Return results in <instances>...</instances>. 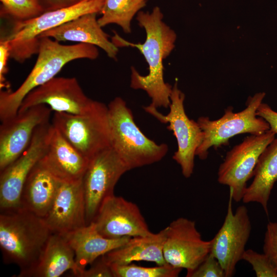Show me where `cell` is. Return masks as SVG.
I'll return each instance as SVG.
<instances>
[{"instance_id":"cell-30","label":"cell","mask_w":277,"mask_h":277,"mask_svg":"<svg viewBox=\"0 0 277 277\" xmlns=\"http://www.w3.org/2000/svg\"><path fill=\"white\" fill-rule=\"evenodd\" d=\"M263 249L277 268V223L269 222L267 224Z\"/></svg>"},{"instance_id":"cell-14","label":"cell","mask_w":277,"mask_h":277,"mask_svg":"<svg viewBox=\"0 0 277 277\" xmlns=\"http://www.w3.org/2000/svg\"><path fill=\"white\" fill-rule=\"evenodd\" d=\"M95 102L85 94L75 77L55 76L30 91L18 112L45 105L55 112L81 114L91 109Z\"/></svg>"},{"instance_id":"cell-8","label":"cell","mask_w":277,"mask_h":277,"mask_svg":"<svg viewBox=\"0 0 277 277\" xmlns=\"http://www.w3.org/2000/svg\"><path fill=\"white\" fill-rule=\"evenodd\" d=\"M185 97L176 81L172 87L170 110L167 115H163L150 105L144 106L143 109L160 122L169 124L167 129L172 131L177 143V149L172 158L180 166L183 176L188 178L193 172L195 152L203 141V132L197 121L187 115L184 105Z\"/></svg>"},{"instance_id":"cell-16","label":"cell","mask_w":277,"mask_h":277,"mask_svg":"<svg viewBox=\"0 0 277 277\" xmlns=\"http://www.w3.org/2000/svg\"><path fill=\"white\" fill-rule=\"evenodd\" d=\"M52 110L38 105L18 112L1 122L0 126V171L18 157L28 148L36 129L49 122Z\"/></svg>"},{"instance_id":"cell-31","label":"cell","mask_w":277,"mask_h":277,"mask_svg":"<svg viewBox=\"0 0 277 277\" xmlns=\"http://www.w3.org/2000/svg\"><path fill=\"white\" fill-rule=\"evenodd\" d=\"M10 58V46L8 39L3 36L0 39V89L10 90L5 76L8 72V61Z\"/></svg>"},{"instance_id":"cell-6","label":"cell","mask_w":277,"mask_h":277,"mask_svg":"<svg viewBox=\"0 0 277 277\" xmlns=\"http://www.w3.org/2000/svg\"><path fill=\"white\" fill-rule=\"evenodd\" d=\"M52 124L79 153L88 160L110 147L108 107L96 101L81 114L54 112Z\"/></svg>"},{"instance_id":"cell-24","label":"cell","mask_w":277,"mask_h":277,"mask_svg":"<svg viewBox=\"0 0 277 277\" xmlns=\"http://www.w3.org/2000/svg\"><path fill=\"white\" fill-rule=\"evenodd\" d=\"M253 180L247 187L242 201L256 202L268 215V203L277 181V138L267 146L259 157L253 173Z\"/></svg>"},{"instance_id":"cell-10","label":"cell","mask_w":277,"mask_h":277,"mask_svg":"<svg viewBox=\"0 0 277 277\" xmlns=\"http://www.w3.org/2000/svg\"><path fill=\"white\" fill-rule=\"evenodd\" d=\"M53 129L50 122L39 126L28 148L0 171L1 212L21 208V196L25 183L32 168L45 154Z\"/></svg>"},{"instance_id":"cell-25","label":"cell","mask_w":277,"mask_h":277,"mask_svg":"<svg viewBox=\"0 0 277 277\" xmlns=\"http://www.w3.org/2000/svg\"><path fill=\"white\" fill-rule=\"evenodd\" d=\"M148 0H105L97 19L100 25L105 27L114 24L126 33L131 32V21L136 14L145 7Z\"/></svg>"},{"instance_id":"cell-11","label":"cell","mask_w":277,"mask_h":277,"mask_svg":"<svg viewBox=\"0 0 277 277\" xmlns=\"http://www.w3.org/2000/svg\"><path fill=\"white\" fill-rule=\"evenodd\" d=\"M128 171L111 147L90 160L82 178L87 225L93 222L104 200L114 194L116 183Z\"/></svg>"},{"instance_id":"cell-1","label":"cell","mask_w":277,"mask_h":277,"mask_svg":"<svg viewBox=\"0 0 277 277\" xmlns=\"http://www.w3.org/2000/svg\"><path fill=\"white\" fill-rule=\"evenodd\" d=\"M164 15L158 6L151 12L139 11L136 19L144 29L146 39L143 44L129 42L117 33L111 41L118 48L131 47L137 48L148 65L149 72L142 75L134 67L131 68L130 87L146 92L151 99V106L157 109L168 108L172 87L164 79L163 61L175 47L176 34L163 21Z\"/></svg>"},{"instance_id":"cell-12","label":"cell","mask_w":277,"mask_h":277,"mask_svg":"<svg viewBox=\"0 0 277 277\" xmlns=\"http://www.w3.org/2000/svg\"><path fill=\"white\" fill-rule=\"evenodd\" d=\"M232 196L229 194L223 224L210 240V253L219 261L226 277L234 275L238 262L242 260L251 232V223L247 207L239 206L233 212Z\"/></svg>"},{"instance_id":"cell-21","label":"cell","mask_w":277,"mask_h":277,"mask_svg":"<svg viewBox=\"0 0 277 277\" xmlns=\"http://www.w3.org/2000/svg\"><path fill=\"white\" fill-rule=\"evenodd\" d=\"M167 228L148 236L130 238L123 245L103 255L109 264L126 265L144 261L157 265H169L164 256Z\"/></svg>"},{"instance_id":"cell-15","label":"cell","mask_w":277,"mask_h":277,"mask_svg":"<svg viewBox=\"0 0 277 277\" xmlns=\"http://www.w3.org/2000/svg\"><path fill=\"white\" fill-rule=\"evenodd\" d=\"M92 222L97 232L107 239L145 236L153 233L137 205L114 194L104 200Z\"/></svg>"},{"instance_id":"cell-4","label":"cell","mask_w":277,"mask_h":277,"mask_svg":"<svg viewBox=\"0 0 277 277\" xmlns=\"http://www.w3.org/2000/svg\"><path fill=\"white\" fill-rule=\"evenodd\" d=\"M107 107L110 147L129 170L157 162L166 155L168 145L157 144L142 132L123 98L115 97Z\"/></svg>"},{"instance_id":"cell-2","label":"cell","mask_w":277,"mask_h":277,"mask_svg":"<svg viewBox=\"0 0 277 277\" xmlns=\"http://www.w3.org/2000/svg\"><path fill=\"white\" fill-rule=\"evenodd\" d=\"M39 38L36 62L24 82L14 91L1 90V122L16 115L26 96L55 77L67 64L78 59L95 60L99 55L97 47L91 44L67 45L47 37Z\"/></svg>"},{"instance_id":"cell-26","label":"cell","mask_w":277,"mask_h":277,"mask_svg":"<svg viewBox=\"0 0 277 277\" xmlns=\"http://www.w3.org/2000/svg\"><path fill=\"white\" fill-rule=\"evenodd\" d=\"M2 18L21 22L33 18L44 13L38 0H0Z\"/></svg>"},{"instance_id":"cell-29","label":"cell","mask_w":277,"mask_h":277,"mask_svg":"<svg viewBox=\"0 0 277 277\" xmlns=\"http://www.w3.org/2000/svg\"><path fill=\"white\" fill-rule=\"evenodd\" d=\"M187 277H226L225 272L217 259L209 253L204 261Z\"/></svg>"},{"instance_id":"cell-5","label":"cell","mask_w":277,"mask_h":277,"mask_svg":"<svg viewBox=\"0 0 277 277\" xmlns=\"http://www.w3.org/2000/svg\"><path fill=\"white\" fill-rule=\"evenodd\" d=\"M105 0H84L75 5L46 11L26 21L13 22L5 36L10 46V58L22 63L37 54L38 36L44 32L90 13H101Z\"/></svg>"},{"instance_id":"cell-23","label":"cell","mask_w":277,"mask_h":277,"mask_svg":"<svg viewBox=\"0 0 277 277\" xmlns=\"http://www.w3.org/2000/svg\"><path fill=\"white\" fill-rule=\"evenodd\" d=\"M69 270L75 271L74 251L64 236L52 233L35 265L17 277H58Z\"/></svg>"},{"instance_id":"cell-13","label":"cell","mask_w":277,"mask_h":277,"mask_svg":"<svg viewBox=\"0 0 277 277\" xmlns=\"http://www.w3.org/2000/svg\"><path fill=\"white\" fill-rule=\"evenodd\" d=\"M163 247L166 262L174 267L185 268L187 274L194 270L210 253L211 241L202 239L195 222L180 217L166 227Z\"/></svg>"},{"instance_id":"cell-3","label":"cell","mask_w":277,"mask_h":277,"mask_svg":"<svg viewBox=\"0 0 277 277\" xmlns=\"http://www.w3.org/2000/svg\"><path fill=\"white\" fill-rule=\"evenodd\" d=\"M52 232L44 219L20 208L0 214V247L6 263H13L23 274L38 259Z\"/></svg>"},{"instance_id":"cell-32","label":"cell","mask_w":277,"mask_h":277,"mask_svg":"<svg viewBox=\"0 0 277 277\" xmlns=\"http://www.w3.org/2000/svg\"><path fill=\"white\" fill-rule=\"evenodd\" d=\"M88 269H85L79 277H114L110 264L103 256L96 259Z\"/></svg>"},{"instance_id":"cell-20","label":"cell","mask_w":277,"mask_h":277,"mask_svg":"<svg viewBox=\"0 0 277 277\" xmlns=\"http://www.w3.org/2000/svg\"><path fill=\"white\" fill-rule=\"evenodd\" d=\"M63 236L74 251L75 271L73 274L76 276L96 259L123 245L130 238H106L97 232L93 222Z\"/></svg>"},{"instance_id":"cell-9","label":"cell","mask_w":277,"mask_h":277,"mask_svg":"<svg viewBox=\"0 0 277 277\" xmlns=\"http://www.w3.org/2000/svg\"><path fill=\"white\" fill-rule=\"evenodd\" d=\"M275 135L270 129L261 134H251L227 153L219 168L217 181L229 187L233 201L242 200L259 156L275 138Z\"/></svg>"},{"instance_id":"cell-7","label":"cell","mask_w":277,"mask_h":277,"mask_svg":"<svg viewBox=\"0 0 277 277\" xmlns=\"http://www.w3.org/2000/svg\"><path fill=\"white\" fill-rule=\"evenodd\" d=\"M265 96L259 92L248 98L247 107L239 112H233L228 107L219 119L212 121L208 117L201 116L197 121L203 132V141L195 152V155L205 160L211 147L217 148L228 143L233 136L248 133L251 135L261 134L270 129L269 124L257 116L256 110Z\"/></svg>"},{"instance_id":"cell-17","label":"cell","mask_w":277,"mask_h":277,"mask_svg":"<svg viewBox=\"0 0 277 277\" xmlns=\"http://www.w3.org/2000/svg\"><path fill=\"white\" fill-rule=\"evenodd\" d=\"M43 219L52 233L62 235L86 226L82 180L61 182L53 204Z\"/></svg>"},{"instance_id":"cell-18","label":"cell","mask_w":277,"mask_h":277,"mask_svg":"<svg viewBox=\"0 0 277 277\" xmlns=\"http://www.w3.org/2000/svg\"><path fill=\"white\" fill-rule=\"evenodd\" d=\"M89 161L53 127L46 151L39 162L58 181L75 182L82 180Z\"/></svg>"},{"instance_id":"cell-33","label":"cell","mask_w":277,"mask_h":277,"mask_svg":"<svg viewBox=\"0 0 277 277\" xmlns=\"http://www.w3.org/2000/svg\"><path fill=\"white\" fill-rule=\"evenodd\" d=\"M256 115L264 118L269 124L270 129L277 134V112L268 104L262 103L257 109Z\"/></svg>"},{"instance_id":"cell-27","label":"cell","mask_w":277,"mask_h":277,"mask_svg":"<svg viewBox=\"0 0 277 277\" xmlns=\"http://www.w3.org/2000/svg\"><path fill=\"white\" fill-rule=\"evenodd\" d=\"M110 265L114 277H177L182 270L169 264L153 267H142L131 263Z\"/></svg>"},{"instance_id":"cell-34","label":"cell","mask_w":277,"mask_h":277,"mask_svg":"<svg viewBox=\"0 0 277 277\" xmlns=\"http://www.w3.org/2000/svg\"><path fill=\"white\" fill-rule=\"evenodd\" d=\"M84 0H38L44 12L75 5Z\"/></svg>"},{"instance_id":"cell-22","label":"cell","mask_w":277,"mask_h":277,"mask_svg":"<svg viewBox=\"0 0 277 277\" xmlns=\"http://www.w3.org/2000/svg\"><path fill=\"white\" fill-rule=\"evenodd\" d=\"M61 183L38 162L25 183L21 196V208L44 217L53 204Z\"/></svg>"},{"instance_id":"cell-19","label":"cell","mask_w":277,"mask_h":277,"mask_svg":"<svg viewBox=\"0 0 277 277\" xmlns=\"http://www.w3.org/2000/svg\"><path fill=\"white\" fill-rule=\"evenodd\" d=\"M97 13H90L80 16L60 26L42 33L39 36L47 37L57 42L70 41L91 44L102 49L110 58L115 60L118 52L109 39L96 18Z\"/></svg>"},{"instance_id":"cell-28","label":"cell","mask_w":277,"mask_h":277,"mask_svg":"<svg viewBox=\"0 0 277 277\" xmlns=\"http://www.w3.org/2000/svg\"><path fill=\"white\" fill-rule=\"evenodd\" d=\"M242 260L252 266L257 277H277L276 266L264 252L260 253L252 249H247L245 251Z\"/></svg>"}]
</instances>
